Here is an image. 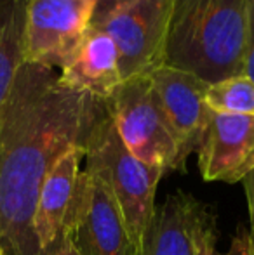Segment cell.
<instances>
[{
    "instance_id": "2",
    "label": "cell",
    "mask_w": 254,
    "mask_h": 255,
    "mask_svg": "<svg viewBox=\"0 0 254 255\" xmlns=\"http://www.w3.org/2000/svg\"><path fill=\"white\" fill-rule=\"evenodd\" d=\"M249 0H173L166 64L207 84L242 75Z\"/></svg>"
},
{
    "instance_id": "11",
    "label": "cell",
    "mask_w": 254,
    "mask_h": 255,
    "mask_svg": "<svg viewBox=\"0 0 254 255\" xmlns=\"http://www.w3.org/2000/svg\"><path fill=\"white\" fill-rule=\"evenodd\" d=\"M64 85L108 101L122 84L119 52L113 40L98 26H89L78 47L59 70Z\"/></svg>"
},
{
    "instance_id": "9",
    "label": "cell",
    "mask_w": 254,
    "mask_h": 255,
    "mask_svg": "<svg viewBox=\"0 0 254 255\" xmlns=\"http://www.w3.org/2000/svg\"><path fill=\"white\" fill-rule=\"evenodd\" d=\"M197 156L206 181L242 182L254 170V115L213 111Z\"/></svg>"
},
{
    "instance_id": "4",
    "label": "cell",
    "mask_w": 254,
    "mask_h": 255,
    "mask_svg": "<svg viewBox=\"0 0 254 255\" xmlns=\"http://www.w3.org/2000/svg\"><path fill=\"white\" fill-rule=\"evenodd\" d=\"M119 135L139 161L178 170V141L150 75L124 80L106 101Z\"/></svg>"
},
{
    "instance_id": "15",
    "label": "cell",
    "mask_w": 254,
    "mask_h": 255,
    "mask_svg": "<svg viewBox=\"0 0 254 255\" xmlns=\"http://www.w3.org/2000/svg\"><path fill=\"white\" fill-rule=\"evenodd\" d=\"M195 255H225L218 250L216 217L207 207H204L195 229Z\"/></svg>"
},
{
    "instance_id": "1",
    "label": "cell",
    "mask_w": 254,
    "mask_h": 255,
    "mask_svg": "<svg viewBox=\"0 0 254 255\" xmlns=\"http://www.w3.org/2000/svg\"><path fill=\"white\" fill-rule=\"evenodd\" d=\"M106 101L68 87L59 71L24 61L0 115V252L40 255L33 215L42 184L71 148H85Z\"/></svg>"
},
{
    "instance_id": "6",
    "label": "cell",
    "mask_w": 254,
    "mask_h": 255,
    "mask_svg": "<svg viewBox=\"0 0 254 255\" xmlns=\"http://www.w3.org/2000/svg\"><path fill=\"white\" fill-rule=\"evenodd\" d=\"M66 238L78 255H134L122 214L106 181L82 170Z\"/></svg>"
},
{
    "instance_id": "3",
    "label": "cell",
    "mask_w": 254,
    "mask_h": 255,
    "mask_svg": "<svg viewBox=\"0 0 254 255\" xmlns=\"http://www.w3.org/2000/svg\"><path fill=\"white\" fill-rule=\"evenodd\" d=\"M85 170L101 175L122 214L134 255L155 214V193L166 172L139 161L122 142L108 106L85 142Z\"/></svg>"
},
{
    "instance_id": "21",
    "label": "cell",
    "mask_w": 254,
    "mask_h": 255,
    "mask_svg": "<svg viewBox=\"0 0 254 255\" xmlns=\"http://www.w3.org/2000/svg\"><path fill=\"white\" fill-rule=\"evenodd\" d=\"M0 255H2V252H0Z\"/></svg>"
},
{
    "instance_id": "5",
    "label": "cell",
    "mask_w": 254,
    "mask_h": 255,
    "mask_svg": "<svg viewBox=\"0 0 254 255\" xmlns=\"http://www.w3.org/2000/svg\"><path fill=\"white\" fill-rule=\"evenodd\" d=\"M171 7L173 0H131L98 24L117 47L122 82L166 64Z\"/></svg>"
},
{
    "instance_id": "12",
    "label": "cell",
    "mask_w": 254,
    "mask_h": 255,
    "mask_svg": "<svg viewBox=\"0 0 254 255\" xmlns=\"http://www.w3.org/2000/svg\"><path fill=\"white\" fill-rule=\"evenodd\" d=\"M206 205L178 191L155 207L136 255H195V229Z\"/></svg>"
},
{
    "instance_id": "13",
    "label": "cell",
    "mask_w": 254,
    "mask_h": 255,
    "mask_svg": "<svg viewBox=\"0 0 254 255\" xmlns=\"http://www.w3.org/2000/svg\"><path fill=\"white\" fill-rule=\"evenodd\" d=\"M30 0H0V115L24 63V26Z\"/></svg>"
},
{
    "instance_id": "14",
    "label": "cell",
    "mask_w": 254,
    "mask_h": 255,
    "mask_svg": "<svg viewBox=\"0 0 254 255\" xmlns=\"http://www.w3.org/2000/svg\"><path fill=\"white\" fill-rule=\"evenodd\" d=\"M206 103L214 113L254 115V84L246 75H235L207 85Z\"/></svg>"
},
{
    "instance_id": "18",
    "label": "cell",
    "mask_w": 254,
    "mask_h": 255,
    "mask_svg": "<svg viewBox=\"0 0 254 255\" xmlns=\"http://www.w3.org/2000/svg\"><path fill=\"white\" fill-rule=\"evenodd\" d=\"M225 255H251V238H249V229L239 226L235 233L228 254Z\"/></svg>"
},
{
    "instance_id": "10",
    "label": "cell",
    "mask_w": 254,
    "mask_h": 255,
    "mask_svg": "<svg viewBox=\"0 0 254 255\" xmlns=\"http://www.w3.org/2000/svg\"><path fill=\"white\" fill-rule=\"evenodd\" d=\"M84 154L85 148L66 151L42 184L33 215V231L40 255H54L66 238Z\"/></svg>"
},
{
    "instance_id": "20",
    "label": "cell",
    "mask_w": 254,
    "mask_h": 255,
    "mask_svg": "<svg viewBox=\"0 0 254 255\" xmlns=\"http://www.w3.org/2000/svg\"><path fill=\"white\" fill-rule=\"evenodd\" d=\"M54 255H78V252L75 250V247L71 245V242L68 238H64L63 245L59 247V250Z\"/></svg>"
},
{
    "instance_id": "8",
    "label": "cell",
    "mask_w": 254,
    "mask_h": 255,
    "mask_svg": "<svg viewBox=\"0 0 254 255\" xmlns=\"http://www.w3.org/2000/svg\"><path fill=\"white\" fill-rule=\"evenodd\" d=\"M166 117L178 141V170L185 172L187 160L200 146L213 111L206 103L207 82L188 71L160 66L152 75Z\"/></svg>"
},
{
    "instance_id": "17",
    "label": "cell",
    "mask_w": 254,
    "mask_h": 255,
    "mask_svg": "<svg viewBox=\"0 0 254 255\" xmlns=\"http://www.w3.org/2000/svg\"><path fill=\"white\" fill-rule=\"evenodd\" d=\"M131 0H94V12H92L91 26L101 24L110 14L119 10L120 7H124Z\"/></svg>"
},
{
    "instance_id": "16",
    "label": "cell",
    "mask_w": 254,
    "mask_h": 255,
    "mask_svg": "<svg viewBox=\"0 0 254 255\" xmlns=\"http://www.w3.org/2000/svg\"><path fill=\"white\" fill-rule=\"evenodd\" d=\"M242 75H246L254 84V0H249L248 3V31H246Z\"/></svg>"
},
{
    "instance_id": "7",
    "label": "cell",
    "mask_w": 254,
    "mask_h": 255,
    "mask_svg": "<svg viewBox=\"0 0 254 255\" xmlns=\"http://www.w3.org/2000/svg\"><path fill=\"white\" fill-rule=\"evenodd\" d=\"M94 0H30L24 61L61 70L89 30Z\"/></svg>"
},
{
    "instance_id": "19",
    "label": "cell",
    "mask_w": 254,
    "mask_h": 255,
    "mask_svg": "<svg viewBox=\"0 0 254 255\" xmlns=\"http://www.w3.org/2000/svg\"><path fill=\"white\" fill-rule=\"evenodd\" d=\"M242 184H244L246 198H248L249 207V222H251L249 238H251V255H254V170L242 181Z\"/></svg>"
}]
</instances>
